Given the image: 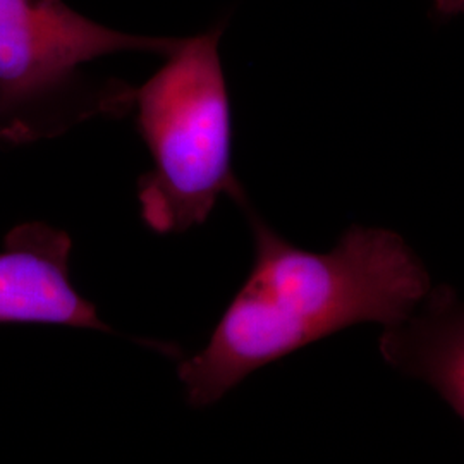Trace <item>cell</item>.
<instances>
[{
    "label": "cell",
    "instance_id": "6da1fadb",
    "mask_svg": "<svg viewBox=\"0 0 464 464\" xmlns=\"http://www.w3.org/2000/svg\"><path fill=\"white\" fill-rule=\"evenodd\" d=\"M255 264L207 346L179 365L186 399L205 408L255 370L356 324L394 327L430 295L413 249L389 229L351 226L327 253L296 248L249 208Z\"/></svg>",
    "mask_w": 464,
    "mask_h": 464
},
{
    "label": "cell",
    "instance_id": "5b68a950",
    "mask_svg": "<svg viewBox=\"0 0 464 464\" xmlns=\"http://www.w3.org/2000/svg\"><path fill=\"white\" fill-rule=\"evenodd\" d=\"M383 360L427 382L464 420V299L449 287L431 289L413 315L381 337Z\"/></svg>",
    "mask_w": 464,
    "mask_h": 464
},
{
    "label": "cell",
    "instance_id": "8992f818",
    "mask_svg": "<svg viewBox=\"0 0 464 464\" xmlns=\"http://www.w3.org/2000/svg\"><path fill=\"white\" fill-rule=\"evenodd\" d=\"M433 13L439 17H452L464 14V0H431Z\"/></svg>",
    "mask_w": 464,
    "mask_h": 464
},
{
    "label": "cell",
    "instance_id": "7a4b0ae2",
    "mask_svg": "<svg viewBox=\"0 0 464 464\" xmlns=\"http://www.w3.org/2000/svg\"><path fill=\"white\" fill-rule=\"evenodd\" d=\"M226 21L181 38L147 83L131 92L136 128L153 167L138 184L141 217L151 231L201 226L222 195H246L232 172L231 99L220 61Z\"/></svg>",
    "mask_w": 464,
    "mask_h": 464
},
{
    "label": "cell",
    "instance_id": "277c9868",
    "mask_svg": "<svg viewBox=\"0 0 464 464\" xmlns=\"http://www.w3.org/2000/svg\"><path fill=\"white\" fill-rule=\"evenodd\" d=\"M72 241L44 222L21 224L0 249V324H53L111 332L69 274Z\"/></svg>",
    "mask_w": 464,
    "mask_h": 464
},
{
    "label": "cell",
    "instance_id": "3957f363",
    "mask_svg": "<svg viewBox=\"0 0 464 464\" xmlns=\"http://www.w3.org/2000/svg\"><path fill=\"white\" fill-rule=\"evenodd\" d=\"M179 42L105 28L63 0H0V138L26 145L130 112L133 86L93 82L84 67L117 52L167 57Z\"/></svg>",
    "mask_w": 464,
    "mask_h": 464
}]
</instances>
